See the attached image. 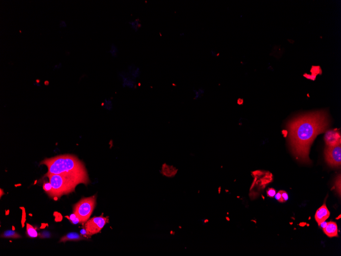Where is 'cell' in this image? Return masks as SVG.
<instances>
[{
  "mask_svg": "<svg viewBox=\"0 0 341 256\" xmlns=\"http://www.w3.org/2000/svg\"><path fill=\"white\" fill-rule=\"evenodd\" d=\"M326 111H316L296 117L288 125L291 149L297 160L311 163L309 153L316 137L325 131L329 124Z\"/></svg>",
  "mask_w": 341,
  "mask_h": 256,
  "instance_id": "6da1fadb",
  "label": "cell"
},
{
  "mask_svg": "<svg viewBox=\"0 0 341 256\" xmlns=\"http://www.w3.org/2000/svg\"><path fill=\"white\" fill-rule=\"evenodd\" d=\"M40 164L48 168L47 174L69 175L83 180L85 185L89 183L84 164L75 155L64 154L46 158Z\"/></svg>",
  "mask_w": 341,
  "mask_h": 256,
  "instance_id": "7a4b0ae2",
  "label": "cell"
},
{
  "mask_svg": "<svg viewBox=\"0 0 341 256\" xmlns=\"http://www.w3.org/2000/svg\"><path fill=\"white\" fill-rule=\"evenodd\" d=\"M49 181L53 188L54 198L60 199L62 195L75 191V188L80 184H85L83 180L73 176L65 174H46Z\"/></svg>",
  "mask_w": 341,
  "mask_h": 256,
  "instance_id": "3957f363",
  "label": "cell"
},
{
  "mask_svg": "<svg viewBox=\"0 0 341 256\" xmlns=\"http://www.w3.org/2000/svg\"><path fill=\"white\" fill-rule=\"evenodd\" d=\"M96 195L81 199L74 206L73 213L81 222H86L92 214L96 205Z\"/></svg>",
  "mask_w": 341,
  "mask_h": 256,
  "instance_id": "277c9868",
  "label": "cell"
},
{
  "mask_svg": "<svg viewBox=\"0 0 341 256\" xmlns=\"http://www.w3.org/2000/svg\"><path fill=\"white\" fill-rule=\"evenodd\" d=\"M108 218L104 217L102 214L101 216L90 219L84 223L83 228L87 232V236H91L99 233L105 225L109 222Z\"/></svg>",
  "mask_w": 341,
  "mask_h": 256,
  "instance_id": "5b68a950",
  "label": "cell"
},
{
  "mask_svg": "<svg viewBox=\"0 0 341 256\" xmlns=\"http://www.w3.org/2000/svg\"><path fill=\"white\" fill-rule=\"evenodd\" d=\"M325 160L333 167H340L341 164V144L333 146H326L325 150Z\"/></svg>",
  "mask_w": 341,
  "mask_h": 256,
  "instance_id": "8992f818",
  "label": "cell"
},
{
  "mask_svg": "<svg viewBox=\"0 0 341 256\" xmlns=\"http://www.w3.org/2000/svg\"><path fill=\"white\" fill-rule=\"evenodd\" d=\"M324 140L328 146L341 144V134L337 130H329L325 133Z\"/></svg>",
  "mask_w": 341,
  "mask_h": 256,
  "instance_id": "52a82bcc",
  "label": "cell"
},
{
  "mask_svg": "<svg viewBox=\"0 0 341 256\" xmlns=\"http://www.w3.org/2000/svg\"><path fill=\"white\" fill-rule=\"evenodd\" d=\"M121 78L123 88L134 89L137 86L136 80L130 76L126 71H122L119 74Z\"/></svg>",
  "mask_w": 341,
  "mask_h": 256,
  "instance_id": "ba28073f",
  "label": "cell"
},
{
  "mask_svg": "<svg viewBox=\"0 0 341 256\" xmlns=\"http://www.w3.org/2000/svg\"><path fill=\"white\" fill-rule=\"evenodd\" d=\"M330 216V212L327 209L326 205L324 204L321 206L319 209L317 210L315 214V218L318 225L320 226L322 222H325Z\"/></svg>",
  "mask_w": 341,
  "mask_h": 256,
  "instance_id": "9c48e42d",
  "label": "cell"
},
{
  "mask_svg": "<svg viewBox=\"0 0 341 256\" xmlns=\"http://www.w3.org/2000/svg\"><path fill=\"white\" fill-rule=\"evenodd\" d=\"M324 233L329 237L338 236V229L337 223L334 222H328L326 227L323 229Z\"/></svg>",
  "mask_w": 341,
  "mask_h": 256,
  "instance_id": "30bf717a",
  "label": "cell"
},
{
  "mask_svg": "<svg viewBox=\"0 0 341 256\" xmlns=\"http://www.w3.org/2000/svg\"><path fill=\"white\" fill-rule=\"evenodd\" d=\"M126 72L131 77L135 80H137V79L140 77L141 73L140 68L134 64H131L129 66Z\"/></svg>",
  "mask_w": 341,
  "mask_h": 256,
  "instance_id": "8fae6325",
  "label": "cell"
},
{
  "mask_svg": "<svg viewBox=\"0 0 341 256\" xmlns=\"http://www.w3.org/2000/svg\"><path fill=\"white\" fill-rule=\"evenodd\" d=\"M85 238L83 237L81 235L75 232L70 233L61 238L59 241L60 242H65L66 241H78L81 240H84Z\"/></svg>",
  "mask_w": 341,
  "mask_h": 256,
  "instance_id": "7c38bea8",
  "label": "cell"
},
{
  "mask_svg": "<svg viewBox=\"0 0 341 256\" xmlns=\"http://www.w3.org/2000/svg\"><path fill=\"white\" fill-rule=\"evenodd\" d=\"M128 24L129 25L131 29H132L135 32L138 31L139 29L142 27L141 21L140 20V19H138V18H137V19H134L133 20L130 21V22H128Z\"/></svg>",
  "mask_w": 341,
  "mask_h": 256,
  "instance_id": "4fadbf2b",
  "label": "cell"
},
{
  "mask_svg": "<svg viewBox=\"0 0 341 256\" xmlns=\"http://www.w3.org/2000/svg\"><path fill=\"white\" fill-rule=\"evenodd\" d=\"M1 237L4 238L17 239V238H21L22 237L14 231L8 230L6 231L4 233H3V234L1 235Z\"/></svg>",
  "mask_w": 341,
  "mask_h": 256,
  "instance_id": "5bb4252c",
  "label": "cell"
},
{
  "mask_svg": "<svg viewBox=\"0 0 341 256\" xmlns=\"http://www.w3.org/2000/svg\"><path fill=\"white\" fill-rule=\"evenodd\" d=\"M43 189L45 192L48 194L50 197L53 199L54 191L53 188L52 187V185L50 181L45 182L43 185Z\"/></svg>",
  "mask_w": 341,
  "mask_h": 256,
  "instance_id": "9a60e30c",
  "label": "cell"
},
{
  "mask_svg": "<svg viewBox=\"0 0 341 256\" xmlns=\"http://www.w3.org/2000/svg\"><path fill=\"white\" fill-rule=\"evenodd\" d=\"M27 234L28 237L30 238H36L38 236L36 230L29 223H27Z\"/></svg>",
  "mask_w": 341,
  "mask_h": 256,
  "instance_id": "2e32d148",
  "label": "cell"
},
{
  "mask_svg": "<svg viewBox=\"0 0 341 256\" xmlns=\"http://www.w3.org/2000/svg\"><path fill=\"white\" fill-rule=\"evenodd\" d=\"M108 52H109L110 54L111 55V56H112V57H117L119 54L118 48L115 44L112 43Z\"/></svg>",
  "mask_w": 341,
  "mask_h": 256,
  "instance_id": "e0dca14e",
  "label": "cell"
},
{
  "mask_svg": "<svg viewBox=\"0 0 341 256\" xmlns=\"http://www.w3.org/2000/svg\"><path fill=\"white\" fill-rule=\"evenodd\" d=\"M68 219L71 222V223H73V224H78V223H81L82 224L80 219L74 213L71 214Z\"/></svg>",
  "mask_w": 341,
  "mask_h": 256,
  "instance_id": "ac0fdd59",
  "label": "cell"
},
{
  "mask_svg": "<svg viewBox=\"0 0 341 256\" xmlns=\"http://www.w3.org/2000/svg\"><path fill=\"white\" fill-rule=\"evenodd\" d=\"M335 185L337 193H338L340 196L341 195V176H340L335 181Z\"/></svg>",
  "mask_w": 341,
  "mask_h": 256,
  "instance_id": "d6986e66",
  "label": "cell"
},
{
  "mask_svg": "<svg viewBox=\"0 0 341 256\" xmlns=\"http://www.w3.org/2000/svg\"><path fill=\"white\" fill-rule=\"evenodd\" d=\"M104 106L106 109L108 110H110L112 108V104L111 100H106L105 102L103 103Z\"/></svg>",
  "mask_w": 341,
  "mask_h": 256,
  "instance_id": "ffe728a7",
  "label": "cell"
},
{
  "mask_svg": "<svg viewBox=\"0 0 341 256\" xmlns=\"http://www.w3.org/2000/svg\"><path fill=\"white\" fill-rule=\"evenodd\" d=\"M267 196L268 197L272 198L274 196H275V194H276V190L273 188L268 189L267 191Z\"/></svg>",
  "mask_w": 341,
  "mask_h": 256,
  "instance_id": "44dd1931",
  "label": "cell"
},
{
  "mask_svg": "<svg viewBox=\"0 0 341 256\" xmlns=\"http://www.w3.org/2000/svg\"><path fill=\"white\" fill-rule=\"evenodd\" d=\"M279 191L280 192L281 195L283 203L286 202L288 200V198H289L288 193H286V192L285 191H282V190Z\"/></svg>",
  "mask_w": 341,
  "mask_h": 256,
  "instance_id": "7402d4cb",
  "label": "cell"
},
{
  "mask_svg": "<svg viewBox=\"0 0 341 256\" xmlns=\"http://www.w3.org/2000/svg\"><path fill=\"white\" fill-rule=\"evenodd\" d=\"M275 199L276 200H277L278 202L280 203H283L282 202V197H281V195L280 192V191L278 192L277 193H276L275 195Z\"/></svg>",
  "mask_w": 341,
  "mask_h": 256,
  "instance_id": "603a6c76",
  "label": "cell"
},
{
  "mask_svg": "<svg viewBox=\"0 0 341 256\" xmlns=\"http://www.w3.org/2000/svg\"><path fill=\"white\" fill-rule=\"evenodd\" d=\"M22 209H23V217H22V226H23V227H24L25 222V220H26V214H25V211L24 208H22Z\"/></svg>",
  "mask_w": 341,
  "mask_h": 256,
  "instance_id": "cb8c5ba5",
  "label": "cell"
},
{
  "mask_svg": "<svg viewBox=\"0 0 341 256\" xmlns=\"http://www.w3.org/2000/svg\"><path fill=\"white\" fill-rule=\"evenodd\" d=\"M67 26V24H66V22H65V21H61L60 22V28H65Z\"/></svg>",
  "mask_w": 341,
  "mask_h": 256,
  "instance_id": "d4e9b609",
  "label": "cell"
},
{
  "mask_svg": "<svg viewBox=\"0 0 341 256\" xmlns=\"http://www.w3.org/2000/svg\"><path fill=\"white\" fill-rule=\"evenodd\" d=\"M61 67H62V63L60 62V63H58V65L54 66H53V69H59L61 68Z\"/></svg>",
  "mask_w": 341,
  "mask_h": 256,
  "instance_id": "484cf974",
  "label": "cell"
},
{
  "mask_svg": "<svg viewBox=\"0 0 341 256\" xmlns=\"http://www.w3.org/2000/svg\"><path fill=\"white\" fill-rule=\"evenodd\" d=\"M327 222H322V223H321V224L319 226H321V227H322L323 229H324V228H325V227H326V226L327 225Z\"/></svg>",
  "mask_w": 341,
  "mask_h": 256,
  "instance_id": "4316f807",
  "label": "cell"
},
{
  "mask_svg": "<svg viewBox=\"0 0 341 256\" xmlns=\"http://www.w3.org/2000/svg\"><path fill=\"white\" fill-rule=\"evenodd\" d=\"M0 191H1V198L2 196V195H3H3H4V192H3V190H2V189H1V190H0Z\"/></svg>",
  "mask_w": 341,
  "mask_h": 256,
  "instance_id": "83f0119b",
  "label": "cell"
}]
</instances>
